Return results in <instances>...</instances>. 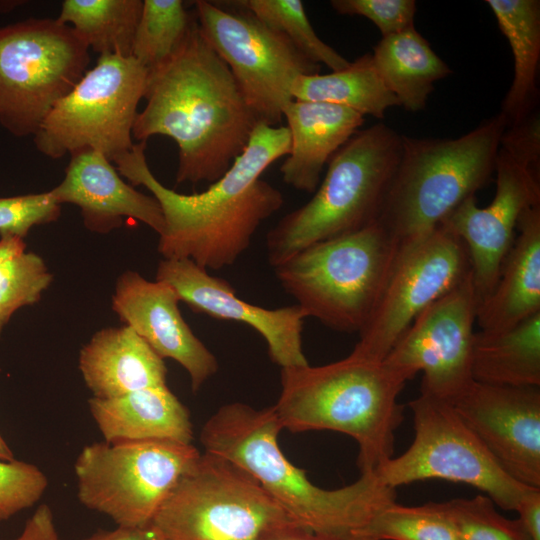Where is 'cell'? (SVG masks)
Returning <instances> with one entry per match:
<instances>
[{"label": "cell", "instance_id": "ab89813d", "mask_svg": "<svg viewBox=\"0 0 540 540\" xmlns=\"http://www.w3.org/2000/svg\"><path fill=\"white\" fill-rule=\"evenodd\" d=\"M515 511L531 540H540V488H530L520 499Z\"/></svg>", "mask_w": 540, "mask_h": 540}, {"label": "cell", "instance_id": "8d00e7d4", "mask_svg": "<svg viewBox=\"0 0 540 540\" xmlns=\"http://www.w3.org/2000/svg\"><path fill=\"white\" fill-rule=\"evenodd\" d=\"M330 5L338 14L367 18L378 27L382 38L414 27V0H332Z\"/></svg>", "mask_w": 540, "mask_h": 540}, {"label": "cell", "instance_id": "60d3db41", "mask_svg": "<svg viewBox=\"0 0 540 540\" xmlns=\"http://www.w3.org/2000/svg\"><path fill=\"white\" fill-rule=\"evenodd\" d=\"M82 540H154L152 527L135 528L117 526L113 530H99Z\"/></svg>", "mask_w": 540, "mask_h": 540}, {"label": "cell", "instance_id": "d6a6232c", "mask_svg": "<svg viewBox=\"0 0 540 540\" xmlns=\"http://www.w3.org/2000/svg\"><path fill=\"white\" fill-rule=\"evenodd\" d=\"M359 537L360 540H461L442 502L420 506L392 502L374 515Z\"/></svg>", "mask_w": 540, "mask_h": 540}, {"label": "cell", "instance_id": "1f68e13d", "mask_svg": "<svg viewBox=\"0 0 540 540\" xmlns=\"http://www.w3.org/2000/svg\"><path fill=\"white\" fill-rule=\"evenodd\" d=\"M227 3L251 12L282 33L304 56L318 65L324 64L332 71H338L350 63L316 34L300 0H238Z\"/></svg>", "mask_w": 540, "mask_h": 540}, {"label": "cell", "instance_id": "83f0119b", "mask_svg": "<svg viewBox=\"0 0 540 540\" xmlns=\"http://www.w3.org/2000/svg\"><path fill=\"white\" fill-rule=\"evenodd\" d=\"M291 94L294 100L338 105L378 119L384 118L389 108L399 106L380 78L371 53L338 71L298 76Z\"/></svg>", "mask_w": 540, "mask_h": 540}, {"label": "cell", "instance_id": "8fae6325", "mask_svg": "<svg viewBox=\"0 0 540 540\" xmlns=\"http://www.w3.org/2000/svg\"><path fill=\"white\" fill-rule=\"evenodd\" d=\"M147 69L132 56L101 55L48 113L33 136L43 155L58 159L83 149L111 162L134 145L132 129Z\"/></svg>", "mask_w": 540, "mask_h": 540}, {"label": "cell", "instance_id": "7c38bea8", "mask_svg": "<svg viewBox=\"0 0 540 540\" xmlns=\"http://www.w3.org/2000/svg\"><path fill=\"white\" fill-rule=\"evenodd\" d=\"M414 438L401 455L376 470L388 487L423 480H446L477 488L503 510L515 511L530 489L509 476L447 400L420 393L409 403Z\"/></svg>", "mask_w": 540, "mask_h": 540}, {"label": "cell", "instance_id": "e575fe53", "mask_svg": "<svg viewBox=\"0 0 540 540\" xmlns=\"http://www.w3.org/2000/svg\"><path fill=\"white\" fill-rule=\"evenodd\" d=\"M47 486L48 479L37 466L0 460V521L33 506Z\"/></svg>", "mask_w": 540, "mask_h": 540}, {"label": "cell", "instance_id": "603a6c76", "mask_svg": "<svg viewBox=\"0 0 540 540\" xmlns=\"http://www.w3.org/2000/svg\"><path fill=\"white\" fill-rule=\"evenodd\" d=\"M79 369L99 399L167 385L163 359L126 325L96 332L80 351Z\"/></svg>", "mask_w": 540, "mask_h": 540}, {"label": "cell", "instance_id": "9c48e42d", "mask_svg": "<svg viewBox=\"0 0 540 540\" xmlns=\"http://www.w3.org/2000/svg\"><path fill=\"white\" fill-rule=\"evenodd\" d=\"M89 47L57 19L30 18L0 27V124L34 136L54 105L87 71Z\"/></svg>", "mask_w": 540, "mask_h": 540}, {"label": "cell", "instance_id": "7bdbcfd3", "mask_svg": "<svg viewBox=\"0 0 540 540\" xmlns=\"http://www.w3.org/2000/svg\"><path fill=\"white\" fill-rule=\"evenodd\" d=\"M0 460L3 461H13L15 460L14 454L10 449L9 445L6 443L5 439L0 434Z\"/></svg>", "mask_w": 540, "mask_h": 540}, {"label": "cell", "instance_id": "f1b7e54d", "mask_svg": "<svg viewBox=\"0 0 540 540\" xmlns=\"http://www.w3.org/2000/svg\"><path fill=\"white\" fill-rule=\"evenodd\" d=\"M142 0H64L57 21L101 55L131 56Z\"/></svg>", "mask_w": 540, "mask_h": 540}, {"label": "cell", "instance_id": "d6986e66", "mask_svg": "<svg viewBox=\"0 0 540 540\" xmlns=\"http://www.w3.org/2000/svg\"><path fill=\"white\" fill-rule=\"evenodd\" d=\"M179 302L167 283L126 271L117 279L112 309L157 355L175 360L187 371L195 393L216 374L218 361L183 319Z\"/></svg>", "mask_w": 540, "mask_h": 540}, {"label": "cell", "instance_id": "277c9868", "mask_svg": "<svg viewBox=\"0 0 540 540\" xmlns=\"http://www.w3.org/2000/svg\"><path fill=\"white\" fill-rule=\"evenodd\" d=\"M405 383L383 361L353 350L326 365L282 368L281 393L273 406L282 429L352 437L360 473L374 472L394 454L395 432L403 421L398 396Z\"/></svg>", "mask_w": 540, "mask_h": 540}, {"label": "cell", "instance_id": "7402d4cb", "mask_svg": "<svg viewBox=\"0 0 540 540\" xmlns=\"http://www.w3.org/2000/svg\"><path fill=\"white\" fill-rule=\"evenodd\" d=\"M516 229L495 286L477 307L484 333L505 331L540 313V203L522 213Z\"/></svg>", "mask_w": 540, "mask_h": 540}, {"label": "cell", "instance_id": "d4e9b609", "mask_svg": "<svg viewBox=\"0 0 540 540\" xmlns=\"http://www.w3.org/2000/svg\"><path fill=\"white\" fill-rule=\"evenodd\" d=\"M513 55V79L502 103L508 126L535 111L540 61V1L487 0Z\"/></svg>", "mask_w": 540, "mask_h": 540}, {"label": "cell", "instance_id": "6da1fadb", "mask_svg": "<svg viewBox=\"0 0 540 540\" xmlns=\"http://www.w3.org/2000/svg\"><path fill=\"white\" fill-rule=\"evenodd\" d=\"M146 144L134 143L112 163L133 186L146 187L160 204L165 228L158 251L164 259H190L206 270L230 266L250 246L262 222L283 205L282 193L260 177L289 154L286 126L259 124L227 172L206 190L189 195L156 179L146 161Z\"/></svg>", "mask_w": 540, "mask_h": 540}, {"label": "cell", "instance_id": "ba28073f", "mask_svg": "<svg viewBox=\"0 0 540 540\" xmlns=\"http://www.w3.org/2000/svg\"><path fill=\"white\" fill-rule=\"evenodd\" d=\"M399 244L376 221L308 246L274 266L284 291L307 317L340 332H358L385 285Z\"/></svg>", "mask_w": 540, "mask_h": 540}, {"label": "cell", "instance_id": "4dcf8cb0", "mask_svg": "<svg viewBox=\"0 0 540 540\" xmlns=\"http://www.w3.org/2000/svg\"><path fill=\"white\" fill-rule=\"evenodd\" d=\"M53 280L44 260L17 236H0V335L13 313L37 303Z\"/></svg>", "mask_w": 540, "mask_h": 540}, {"label": "cell", "instance_id": "cb8c5ba5", "mask_svg": "<svg viewBox=\"0 0 540 540\" xmlns=\"http://www.w3.org/2000/svg\"><path fill=\"white\" fill-rule=\"evenodd\" d=\"M88 405L107 443L146 440L192 442L190 413L167 385L109 399L92 397Z\"/></svg>", "mask_w": 540, "mask_h": 540}, {"label": "cell", "instance_id": "ffe728a7", "mask_svg": "<svg viewBox=\"0 0 540 540\" xmlns=\"http://www.w3.org/2000/svg\"><path fill=\"white\" fill-rule=\"evenodd\" d=\"M49 191L60 205L78 206L85 227L91 231L110 232L122 225L124 217L143 222L159 236L164 231L158 201L124 182L99 151L83 149L70 154L62 182Z\"/></svg>", "mask_w": 540, "mask_h": 540}, {"label": "cell", "instance_id": "74e56055", "mask_svg": "<svg viewBox=\"0 0 540 540\" xmlns=\"http://www.w3.org/2000/svg\"><path fill=\"white\" fill-rule=\"evenodd\" d=\"M500 147L520 161L539 172L540 164V118L533 111L520 122L504 131Z\"/></svg>", "mask_w": 540, "mask_h": 540}, {"label": "cell", "instance_id": "3957f363", "mask_svg": "<svg viewBox=\"0 0 540 540\" xmlns=\"http://www.w3.org/2000/svg\"><path fill=\"white\" fill-rule=\"evenodd\" d=\"M282 427L274 406L255 409L241 402L221 406L203 425L206 452L224 457L249 472L305 530L338 540H360V532L396 491L374 472L360 473L353 483L325 489L283 454Z\"/></svg>", "mask_w": 540, "mask_h": 540}, {"label": "cell", "instance_id": "ee69618b", "mask_svg": "<svg viewBox=\"0 0 540 540\" xmlns=\"http://www.w3.org/2000/svg\"><path fill=\"white\" fill-rule=\"evenodd\" d=\"M23 3H26L25 1L20 0H0V12L1 13H7L15 8L19 7Z\"/></svg>", "mask_w": 540, "mask_h": 540}, {"label": "cell", "instance_id": "4fadbf2b", "mask_svg": "<svg viewBox=\"0 0 540 540\" xmlns=\"http://www.w3.org/2000/svg\"><path fill=\"white\" fill-rule=\"evenodd\" d=\"M198 27L227 64L247 103L263 124L280 126L291 88L300 75L320 72L282 33L251 12L217 2H194Z\"/></svg>", "mask_w": 540, "mask_h": 540}, {"label": "cell", "instance_id": "e0dca14e", "mask_svg": "<svg viewBox=\"0 0 540 540\" xmlns=\"http://www.w3.org/2000/svg\"><path fill=\"white\" fill-rule=\"evenodd\" d=\"M448 402L509 476L540 488V387L472 380Z\"/></svg>", "mask_w": 540, "mask_h": 540}, {"label": "cell", "instance_id": "836d02e7", "mask_svg": "<svg viewBox=\"0 0 540 540\" xmlns=\"http://www.w3.org/2000/svg\"><path fill=\"white\" fill-rule=\"evenodd\" d=\"M461 540H531L518 519L500 514L484 495L442 502Z\"/></svg>", "mask_w": 540, "mask_h": 540}, {"label": "cell", "instance_id": "44dd1931", "mask_svg": "<svg viewBox=\"0 0 540 540\" xmlns=\"http://www.w3.org/2000/svg\"><path fill=\"white\" fill-rule=\"evenodd\" d=\"M283 117L290 132V151L280 167L283 182L306 193L315 192L324 166L359 130L364 116L346 107L292 100Z\"/></svg>", "mask_w": 540, "mask_h": 540}, {"label": "cell", "instance_id": "d590c367", "mask_svg": "<svg viewBox=\"0 0 540 540\" xmlns=\"http://www.w3.org/2000/svg\"><path fill=\"white\" fill-rule=\"evenodd\" d=\"M61 205L50 191L0 197V236L12 235L22 239L31 228L56 221Z\"/></svg>", "mask_w": 540, "mask_h": 540}, {"label": "cell", "instance_id": "5bb4252c", "mask_svg": "<svg viewBox=\"0 0 540 540\" xmlns=\"http://www.w3.org/2000/svg\"><path fill=\"white\" fill-rule=\"evenodd\" d=\"M471 273L466 246L443 226L399 245L354 351L382 361L414 319Z\"/></svg>", "mask_w": 540, "mask_h": 540}, {"label": "cell", "instance_id": "f35d334b", "mask_svg": "<svg viewBox=\"0 0 540 540\" xmlns=\"http://www.w3.org/2000/svg\"><path fill=\"white\" fill-rule=\"evenodd\" d=\"M14 540H61L51 508L46 504L40 505Z\"/></svg>", "mask_w": 540, "mask_h": 540}, {"label": "cell", "instance_id": "f546056e", "mask_svg": "<svg viewBox=\"0 0 540 540\" xmlns=\"http://www.w3.org/2000/svg\"><path fill=\"white\" fill-rule=\"evenodd\" d=\"M195 23L181 0H143L131 56L147 71L167 62L183 45Z\"/></svg>", "mask_w": 540, "mask_h": 540}, {"label": "cell", "instance_id": "9a60e30c", "mask_svg": "<svg viewBox=\"0 0 540 540\" xmlns=\"http://www.w3.org/2000/svg\"><path fill=\"white\" fill-rule=\"evenodd\" d=\"M477 306L470 273L414 319L383 363L406 382L422 372L421 393L449 401L473 380Z\"/></svg>", "mask_w": 540, "mask_h": 540}, {"label": "cell", "instance_id": "7a4b0ae2", "mask_svg": "<svg viewBox=\"0 0 540 540\" xmlns=\"http://www.w3.org/2000/svg\"><path fill=\"white\" fill-rule=\"evenodd\" d=\"M143 98L146 105L134 122L133 140L147 142L154 135L173 139L178 146L177 184L216 182L262 123L196 18L180 49L148 71Z\"/></svg>", "mask_w": 540, "mask_h": 540}, {"label": "cell", "instance_id": "30bf717a", "mask_svg": "<svg viewBox=\"0 0 540 540\" xmlns=\"http://www.w3.org/2000/svg\"><path fill=\"white\" fill-rule=\"evenodd\" d=\"M192 443L171 440L96 442L76 458L77 496L117 526L150 527L180 477L200 456Z\"/></svg>", "mask_w": 540, "mask_h": 540}, {"label": "cell", "instance_id": "8992f818", "mask_svg": "<svg viewBox=\"0 0 540 540\" xmlns=\"http://www.w3.org/2000/svg\"><path fill=\"white\" fill-rule=\"evenodd\" d=\"M402 136L383 123L358 130L332 156L313 197L267 233L270 265L376 222L400 161Z\"/></svg>", "mask_w": 540, "mask_h": 540}, {"label": "cell", "instance_id": "52a82bcc", "mask_svg": "<svg viewBox=\"0 0 540 540\" xmlns=\"http://www.w3.org/2000/svg\"><path fill=\"white\" fill-rule=\"evenodd\" d=\"M151 527L169 540H280L309 532L249 472L206 451L180 477Z\"/></svg>", "mask_w": 540, "mask_h": 540}, {"label": "cell", "instance_id": "f6af8a7d", "mask_svg": "<svg viewBox=\"0 0 540 540\" xmlns=\"http://www.w3.org/2000/svg\"><path fill=\"white\" fill-rule=\"evenodd\" d=\"M153 531H154V540H169V539L165 538L164 536H162L161 534H159L158 532H156L154 529H153Z\"/></svg>", "mask_w": 540, "mask_h": 540}, {"label": "cell", "instance_id": "4316f807", "mask_svg": "<svg viewBox=\"0 0 540 540\" xmlns=\"http://www.w3.org/2000/svg\"><path fill=\"white\" fill-rule=\"evenodd\" d=\"M471 376L492 385L540 387V313L502 332H475Z\"/></svg>", "mask_w": 540, "mask_h": 540}, {"label": "cell", "instance_id": "5b68a950", "mask_svg": "<svg viewBox=\"0 0 540 540\" xmlns=\"http://www.w3.org/2000/svg\"><path fill=\"white\" fill-rule=\"evenodd\" d=\"M508 122L494 115L453 139L402 136V153L379 221L399 245L430 233L495 171Z\"/></svg>", "mask_w": 540, "mask_h": 540}, {"label": "cell", "instance_id": "484cf974", "mask_svg": "<svg viewBox=\"0 0 540 540\" xmlns=\"http://www.w3.org/2000/svg\"><path fill=\"white\" fill-rule=\"evenodd\" d=\"M371 54L385 86L410 112L425 109L434 83L452 73L415 27L383 37Z\"/></svg>", "mask_w": 540, "mask_h": 540}, {"label": "cell", "instance_id": "b9f144b4", "mask_svg": "<svg viewBox=\"0 0 540 540\" xmlns=\"http://www.w3.org/2000/svg\"><path fill=\"white\" fill-rule=\"evenodd\" d=\"M280 540H338V539L311 533V532H305L296 536H291V537L283 538Z\"/></svg>", "mask_w": 540, "mask_h": 540}, {"label": "cell", "instance_id": "ac0fdd59", "mask_svg": "<svg viewBox=\"0 0 540 540\" xmlns=\"http://www.w3.org/2000/svg\"><path fill=\"white\" fill-rule=\"evenodd\" d=\"M156 280L170 285L192 311L244 323L263 337L272 362L281 368L308 365L302 332L306 313L297 305L267 309L240 299L226 280L190 259H163Z\"/></svg>", "mask_w": 540, "mask_h": 540}, {"label": "cell", "instance_id": "2e32d148", "mask_svg": "<svg viewBox=\"0 0 540 540\" xmlns=\"http://www.w3.org/2000/svg\"><path fill=\"white\" fill-rule=\"evenodd\" d=\"M494 172L496 192L488 206L470 196L441 223L466 246L478 305L495 286L520 216L540 203L539 172L501 147Z\"/></svg>", "mask_w": 540, "mask_h": 540}]
</instances>
